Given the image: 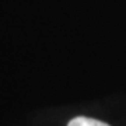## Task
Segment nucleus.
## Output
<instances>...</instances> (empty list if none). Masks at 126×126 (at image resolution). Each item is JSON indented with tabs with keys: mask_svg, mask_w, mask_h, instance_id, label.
Here are the masks:
<instances>
[{
	"mask_svg": "<svg viewBox=\"0 0 126 126\" xmlns=\"http://www.w3.org/2000/svg\"><path fill=\"white\" fill-rule=\"evenodd\" d=\"M67 126H109L102 121L94 119V118H87V116H76L69 122Z\"/></svg>",
	"mask_w": 126,
	"mask_h": 126,
	"instance_id": "1",
	"label": "nucleus"
}]
</instances>
